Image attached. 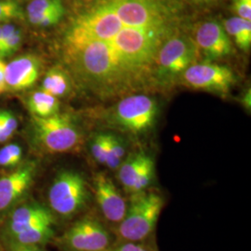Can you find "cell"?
<instances>
[{"instance_id":"1","label":"cell","mask_w":251,"mask_h":251,"mask_svg":"<svg viewBox=\"0 0 251 251\" xmlns=\"http://www.w3.org/2000/svg\"><path fill=\"white\" fill-rule=\"evenodd\" d=\"M171 31L160 0H102L74 20L65 57L90 90L115 96L144 85Z\"/></svg>"},{"instance_id":"2","label":"cell","mask_w":251,"mask_h":251,"mask_svg":"<svg viewBox=\"0 0 251 251\" xmlns=\"http://www.w3.org/2000/svg\"><path fill=\"white\" fill-rule=\"evenodd\" d=\"M132 196L123 220L118 224L117 234L126 242L139 243L154 230L165 200L156 192L144 191Z\"/></svg>"},{"instance_id":"3","label":"cell","mask_w":251,"mask_h":251,"mask_svg":"<svg viewBox=\"0 0 251 251\" xmlns=\"http://www.w3.org/2000/svg\"><path fill=\"white\" fill-rule=\"evenodd\" d=\"M87 182L79 173L62 171L49 190V205L54 213L70 218L81 211L89 201Z\"/></svg>"},{"instance_id":"4","label":"cell","mask_w":251,"mask_h":251,"mask_svg":"<svg viewBox=\"0 0 251 251\" xmlns=\"http://www.w3.org/2000/svg\"><path fill=\"white\" fill-rule=\"evenodd\" d=\"M33 125L37 142L48 152H70L80 143V132L67 116L33 117Z\"/></svg>"},{"instance_id":"5","label":"cell","mask_w":251,"mask_h":251,"mask_svg":"<svg viewBox=\"0 0 251 251\" xmlns=\"http://www.w3.org/2000/svg\"><path fill=\"white\" fill-rule=\"evenodd\" d=\"M111 234L98 219L88 216L76 222L62 235L59 245L66 251H105Z\"/></svg>"},{"instance_id":"6","label":"cell","mask_w":251,"mask_h":251,"mask_svg":"<svg viewBox=\"0 0 251 251\" xmlns=\"http://www.w3.org/2000/svg\"><path fill=\"white\" fill-rule=\"evenodd\" d=\"M196 46L185 36H174L161 46L157 57V76L164 80L184 72L196 57Z\"/></svg>"},{"instance_id":"7","label":"cell","mask_w":251,"mask_h":251,"mask_svg":"<svg viewBox=\"0 0 251 251\" xmlns=\"http://www.w3.org/2000/svg\"><path fill=\"white\" fill-rule=\"evenodd\" d=\"M157 104L145 95H132L118 102L116 120L133 133H143L150 129L155 121Z\"/></svg>"},{"instance_id":"8","label":"cell","mask_w":251,"mask_h":251,"mask_svg":"<svg viewBox=\"0 0 251 251\" xmlns=\"http://www.w3.org/2000/svg\"><path fill=\"white\" fill-rule=\"evenodd\" d=\"M184 83L197 90L226 93L235 81L233 71L223 65L198 63L190 65L183 72Z\"/></svg>"},{"instance_id":"9","label":"cell","mask_w":251,"mask_h":251,"mask_svg":"<svg viewBox=\"0 0 251 251\" xmlns=\"http://www.w3.org/2000/svg\"><path fill=\"white\" fill-rule=\"evenodd\" d=\"M154 177V162L145 152L130 155L121 163L118 171V179L126 192L135 195L149 187Z\"/></svg>"},{"instance_id":"10","label":"cell","mask_w":251,"mask_h":251,"mask_svg":"<svg viewBox=\"0 0 251 251\" xmlns=\"http://www.w3.org/2000/svg\"><path fill=\"white\" fill-rule=\"evenodd\" d=\"M94 195L103 217L113 224H119L126 214L127 204L114 182L99 173L93 181Z\"/></svg>"},{"instance_id":"11","label":"cell","mask_w":251,"mask_h":251,"mask_svg":"<svg viewBox=\"0 0 251 251\" xmlns=\"http://www.w3.org/2000/svg\"><path fill=\"white\" fill-rule=\"evenodd\" d=\"M36 166L28 163L0 178V212L8 210L22 198L33 182Z\"/></svg>"},{"instance_id":"12","label":"cell","mask_w":251,"mask_h":251,"mask_svg":"<svg viewBox=\"0 0 251 251\" xmlns=\"http://www.w3.org/2000/svg\"><path fill=\"white\" fill-rule=\"evenodd\" d=\"M199 48L210 59L223 58L231 53L232 44L225 27L215 21L202 24L196 34Z\"/></svg>"},{"instance_id":"13","label":"cell","mask_w":251,"mask_h":251,"mask_svg":"<svg viewBox=\"0 0 251 251\" xmlns=\"http://www.w3.org/2000/svg\"><path fill=\"white\" fill-rule=\"evenodd\" d=\"M40 73V63L33 55L16 58L6 65L7 87L12 90L30 88L37 80Z\"/></svg>"},{"instance_id":"14","label":"cell","mask_w":251,"mask_h":251,"mask_svg":"<svg viewBox=\"0 0 251 251\" xmlns=\"http://www.w3.org/2000/svg\"><path fill=\"white\" fill-rule=\"evenodd\" d=\"M42 224H53V218L45 207L29 204L17 207L9 216L6 226L8 236L11 237L28 228Z\"/></svg>"},{"instance_id":"15","label":"cell","mask_w":251,"mask_h":251,"mask_svg":"<svg viewBox=\"0 0 251 251\" xmlns=\"http://www.w3.org/2000/svg\"><path fill=\"white\" fill-rule=\"evenodd\" d=\"M52 224H42L17 233L9 237L12 245L39 246L49 242L53 237Z\"/></svg>"},{"instance_id":"16","label":"cell","mask_w":251,"mask_h":251,"mask_svg":"<svg viewBox=\"0 0 251 251\" xmlns=\"http://www.w3.org/2000/svg\"><path fill=\"white\" fill-rule=\"evenodd\" d=\"M28 107L34 117H49L58 113L60 102L57 97L41 90L30 96Z\"/></svg>"},{"instance_id":"17","label":"cell","mask_w":251,"mask_h":251,"mask_svg":"<svg viewBox=\"0 0 251 251\" xmlns=\"http://www.w3.org/2000/svg\"><path fill=\"white\" fill-rule=\"evenodd\" d=\"M225 29L228 36H233L235 44L245 51L251 46V21L239 17L228 19L225 22Z\"/></svg>"},{"instance_id":"18","label":"cell","mask_w":251,"mask_h":251,"mask_svg":"<svg viewBox=\"0 0 251 251\" xmlns=\"http://www.w3.org/2000/svg\"><path fill=\"white\" fill-rule=\"evenodd\" d=\"M70 78L63 69L54 67L47 73L42 83V90L55 97H62L66 95L70 91Z\"/></svg>"},{"instance_id":"19","label":"cell","mask_w":251,"mask_h":251,"mask_svg":"<svg viewBox=\"0 0 251 251\" xmlns=\"http://www.w3.org/2000/svg\"><path fill=\"white\" fill-rule=\"evenodd\" d=\"M55 12H64L62 0H32L26 7L27 18L40 17Z\"/></svg>"},{"instance_id":"20","label":"cell","mask_w":251,"mask_h":251,"mask_svg":"<svg viewBox=\"0 0 251 251\" xmlns=\"http://www.w3.org/2000/svg\"><path fill=\"white\" fill-rule=\"evenodd\" d=\"M24 19L25 11L17 0H0V23Z\"/></svg>"},{"instance_id":"21","label":"cell","mask_w":251,"mask_h":251,"mask_svg":"<svg viewBox=\"0 0 251 251\" xmlns=\"http://www.w3.org/2000/svg\"><path fill=\"white\" fill-rule=\"evenodd\" d=\"M22 148L16 144H8L0 149V167L16 166L22 159Z\"/></svg>"},{"instance_id":"22","label":"cell","mask_w":251,"mask_h":251,"mask_svg":"<svg viewBox=\"0 0 251 251\" xmlns=\"http://www.w3.org/2000/svg\"><path fill=\"white\" fill-rule=\"evenodd\" d=\"M1 115L3 118V127L0 134V143H4L8 141L17 129L18 121L16 117L7 111H2Z\"/></svg>"},{"instance_id":"23","label":"cell","mask_w":251,"mask_h":251,"mask_svg":"<svg viewBox=\"0 0 251 251\" xmlns=\"http://www.w3.org/2000/svg\"><path fill=\"white\" fill-rule=\"evenodd\" d=\"M90 149H91V153L96 161L99 162L100 164H102V165L106 164L107 153H106L105 135H97L92 140Z\"/></svg>"},{"instance_id":"24","label":"cell","mask_w":251,"mask_h":251,"mask_svg":"<svg viewBox=\"0 0 251 251\" xmlns=\"http://www.w3.org/2000/svg\"><path fill=\"white\" fill-rule=\"evenodd\" d=\"M22 32L20 29H17L12 36L0 46V58L10 56L11 54L17 51L22 44Z\"/></svg>"},{"instance_id":"25","label":"cell","mask_w":251,"mask_h":251,"mask_svg":"<svg viewBox=\"0 0 251 251\" xmlns=\"http://www.w3.org/2000/svg\"><path fill=\"white\" fill-rule=\"evenodd\" d=\"M64 12H55L48 14L45 16L36 17V18L28 19L29 23L37 27H49L58 24L63 17Z\"/></svg>"},{"instance_id":"26","label":"cell","mask_w":251,"mask_h":251,"mask_svg":"<svg viewBox=\"0 0 251 251\" xmlns=\"http://www.w3.org/2000/svg\"><path fill=\"white\" fill-rule=\"evenodd\" d=\"M107 137L108 144L110 147V150L113 153V155L117 158V160L122 163L126 154L125 146L122 144L121 140L115 136V135L106 134Z\"/></svg>"},{"instance_id":"27","label":"cell","mask_w":251,"mask_h":251,"mask_svg":"<svg viewBox=\"0 0 251 251\" xmlns=\"http://www.w3.org/2000/svg\"><path fill=\"white\" fill-rule=\"evenodd\" d=\"M233 9L239 18L251 21V1H235Z\"/></svg>"},{"instance_id":"28","label":"cell","mask_w":251,"mask_h":251,"mask_svg":"<svg viewBox=\"0 0 251 251\" xmlns=\"http://www.w3.org/2000/svg\"><path fill=\"white\" fill-rule=\"evenodd\" d=\"M105 251H150L148 248H146L144 245L138 244L135 242H126L122 245H119L114 249H111Z\"/></svg>"},{"instance_id":"29","label":"cell","mask_w":251,"mask_h":251,"mask_svg":"<svg viewBox=\"0 0 251 251\" xmlns=\"http://www.w3.org/2000/svg\"><path fill=\"white\" fill-rule=\"evenodd\" d=\"M6 82V64L0 60V94L5 92L7 90Z\"/></svg>"},{"instance_id":"30","label":"cell","mask_w":251,"mask_h":251,"mask_svg":"<svg viewBox=\"0 0 251 251\" xmlns=\"http://www.w3.org/2000/svg\"><path fill=\"white\" fill-rule=\"evenodd\" d=\"M9 251H46L39 248V246H22L11 245Z\"/></svg>"},{"instance_id":"31","label":"cell","mask_w":251,"mask_h":251,"mask_svg":"<svg viewBox=\"0 0 251 251\" xmlns=\"http://www.w3.org/2000/svg\"><path fill=\"white\" fill-rule=\"evenodd\" d=\"M2 127H3V118H2V115H1V112H0V134H1V131H2Z\"/></svg>"},{"instance_id":"32","label":"cell","mask_w":251,"mask_h":251,"mask_svg":"<svg viewBox=\"0 0 251 251\" xmlns=\"http://www.w3.org/2000/svg\"><path fill=\"white\" fill-rule=\"evenodd\" d=\"M1 37H2V25H0V42H1Z\"/></svg>"},{"instance_id":"33","label":"cell","mask_w":251,"mask_h":251,"mask_svg":"<svg viewBox=\"0 0 251 251\" xmlns=\"http://www.w3.org/2000/svg\"><path fill=\"white\" fill-rule=\"evenodd\" d=\"M199 1H206V2H208V1H213V0H199Z\"/></svg>"},{"instance_id":"34","label":"cell","mask_w":251,"mask_h":251,"mask_svg":"<svg viewBox=\"0 0 251 251\" xmlns=\"http://www.w3.org/2000/svg\"><path fill=\"white\" fill-rule=\"evenodd\" d=\"M235 1H251V0H235Z\"/></svg>"}]
</instances>
